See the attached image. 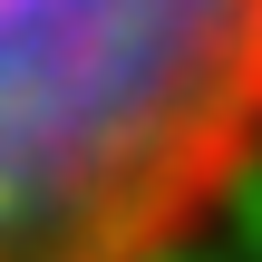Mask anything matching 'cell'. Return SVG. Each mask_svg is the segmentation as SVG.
I'll return each instance as SVG.
<instances>
[{"mask_svg":"<svg viewBox=\"0 0 262 262\" xmlns=\"http://www.w3.org/2000/svg\"><path fill=\"white\" fill-rule=\"evenodd\" d=\"M262 156V0H0V262H175Z\"/></svg>","mask_w":262,"mask_h":262,"instance_id":"1","label":"cell"}]
</instances>
